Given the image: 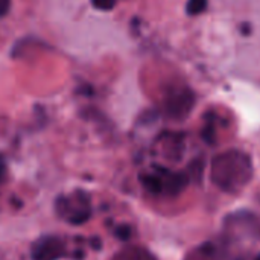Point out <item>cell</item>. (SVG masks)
I'll return each instance as SVG.
<instances>
[{
    "label": "cell",
    "instance_id": "6da1fadb",
    "mask_svg": "<svg viewBox=\"0 0 260 260\" xmlns=\"http://www.w3.org/2000/svg\"><path fill=\"white\" fill-rule=\"evenodd\" d=\"M253 175L251 160L241 151H227L212 161V181L227 192H238L248 184Z\"/></svg>",
    "mask_w": 260,
    "mask_h": 260
},
{
    "label": "cell",
    "instance_id": "7a4b0ae2",
    "mask_svg": "<svg viewBox=\"0 0 260 260\" xmlns=\"http://www.w3.org/2000/svg\"><path fill=\"white\" fill-rule=\"evenodd\" d=\"M195 98L192 94L190 90H183L178 91L177 94L171 96L166 102V113L172 117V119H183L186 117L192 107H193Z\"/></svg>",
    "mask_w": 260,
    "mask_h": 260
},
{
    "label": "cell",
    "instance_id": "3957f363",
    "mask_svg": "<svg viewBox=\"0 0 260 260\" xmlns=\"http://www.w3.org/2000/svg\"><path fill=\"white\" fill-rule=\"evenodd\" d=\"M64 251V244L58 238H43L32 248L34 260H56Z\"/></svg>",
    "mask_w": 260,
    "mask_h": 260
},
{
    "label": "cell",
    "instance_id": "277c9868",
    "mask_svg": "<svg viewBox=\"0 0 260 260\" xmlns=\"http://www.w3.org/2000/svg\"><path fill=\"white\" fill-rule=\"evenodd\" d=\"M187 184V178L181 174H171L166 181H163V190L175 195Z\"/></svg>",
    "mask_w": 260,
    "mask_h": 260
},
{
    "label": "cell",
    "instance_id": "5b68a950",
    "mask_svg": "<svg viewBox=\"0 0 260 260\" xmlns=\"http://www.w3.org/2000/svg\"><path fill=\"white\" fill-rule=\"evenodd\" d=\"M142 181H143L145 187H146L149 192H152V193H158V192L163 190V180H161L160 177L148 175V177L142 178Z\"/></svg>",
    "mask_w": 260,
    "mask_h": 260
},
{
    "label": "cell",
    "instance_id": "8992f818",
    "mask_svg": "<svg viewBox=\"0 0 260 260\" xmlns=\"http://www.w3.org/2000/svg\"><path fill=\"white\" fill-rule=\"evenodd\" d=\"M120 260H152V257L146 251H142L139 248H131L120 254Z\"/></svg>",
    "mask_w": 260,
    "mask_h": 260
},
{
    "label": "cell",
    "instance_id": "52a82bcc",
    "mask_svg": "<svg viewBox=\"0 0 260 260\" xmlns=\"http://www.w3.org/2000/svg\"><path fill=\"white\" fill-rule=\"evenodd\" d=\"M207 8V0H189L187 3V11L192 15L201 14Z\"/></svg>",
    "mask_w": 260,
    "mask_h": 260
},
{
    "label": "cell",
    "instance_id": "ba28073f",
    "mask_svg": "<svg viewBox=\"0 0 260 260\" xmlns=\"http://www.w3.org/2000/svg\"><path fill=\"white\" fill-rule=\"evenodd\" d=\"M91 3H93L94 8H98L101 11H110V9L114 8L116 0H91Z\"/></svg>",
    "mask_w": 260,
    "mask_h": 260
},
{
    "label": "cell",
    "instance_id": "9c48e42d",
    "mask_svg": "<svg viewBox=\"0 0 260 260\" xmlns=\"http://www.w3.org/2000/svg\"><path fill=\"white\" fill-rule=\"evenodd\" d=\"M116 233H117L119 239H128L129 235H131V230H129V227H122V229H119Z\"/></svg>",
    "mask_w": 260,
    "mask_h": 260
},
{
    "label": "cell",
    "instance_id": "30bf717a",
    "mask_svg": "<svg viewBox=\"0 0 260 260\" xmlns=\"http://www.w3.org/2000/svg\"><path fill=\"white\" fill-rule=\"evenodd\" d=\"M11 6V0H0V17H3Z\"/></svg>",
    "mask_w": 260,
    "mask_h": 260
},
{
    "label": "cell",
    "instance_id": "8fae6325",
    "mask_svg": "<svg viewBox=\"0 0 260 260\" xmlns=\"http://www.w3.org/2000/svg\"><path fill=\"white\" fill-rule=\"evenodd\" d=\"M0 177H2V171H0Z\"/></svg>",
    "mask_w": 260,
    "mask_h": 260
}]
</instances>
